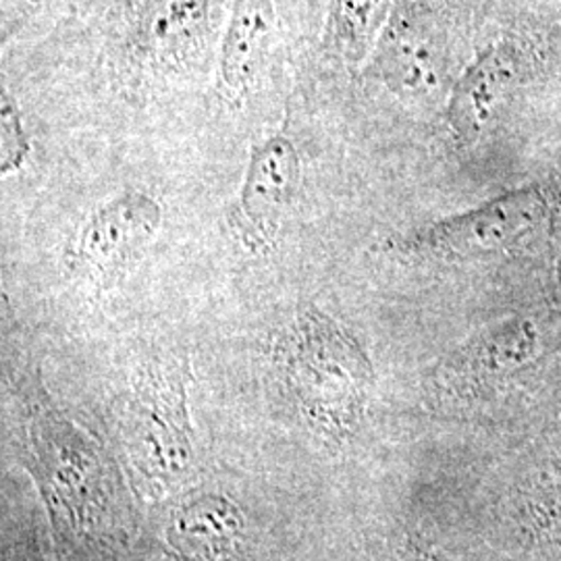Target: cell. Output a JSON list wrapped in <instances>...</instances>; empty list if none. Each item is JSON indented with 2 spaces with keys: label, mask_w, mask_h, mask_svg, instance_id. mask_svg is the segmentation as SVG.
Masks as SVG:
<instances>
[{
  "label": "cell",
  "mask_w": 561,
  "mask_h": 561,
  "mask_svg": "<svg viewBox=\"0 0 561 561\" xmlns=\"http://www.w3.org/2000/svg\"><path fill=\"white\" fill-rule=\"evenodd\" d=\"M275 364L301 416L324 442H345L360 421L370 364L317 306H304L275 345Z\"/></svg>",
  "instance_id": "1"
},
{
  "label": "cell",
  "mask_w": 561,
  "mask_h": 561,
  "mask_svg": "<svg viewBox=\"0 0 561 561\" xmlns=\"http://www.w3.org/2000/svg\"><path fill=\"white\" fill-rule=\"evenodd\" d=\"M187 381L185 358L152 362L138 375L123 403L121 447L134 479L150 495H164L180 486L194 463Z\"/></svg>",
  "instance_id": "2"
},
{
  "label": "cell",
  "mask_w": 561,
  "mask_h": 561,
  "mask_svg": "<svg viewBox=\"0 0 561 561\" xmlns=\"http://www.w3.org/2000/svg\"><path fill=\"white\" fill-rule=\"evenodd\" d=\"M30 419L32 466L55 520L73 528L92 524L104 500V463L96 445L46 401L36 403Z\"/></svg>",
  "instance_id": "3"
},
{
  "label": "cell",
  "mask_w": 561,
  "mask_h": 561,
  "mask_svg": "<svg viewBox=\"0 0 561 561\" xmlns=\"http://www.w3.org/2000/svg\"><path fill=\"white\" fill-rule=\"evenodd\" d=\"M545 210L547 202L539 190L510 192L479 208L422 229L401 241L400 250L437 261L497 254L526 238L542 221Z\"/></svg>",
  "instance_id": "4"
},
{
  "label": "cell",
  "mask_w": 561,
  "mask_h": 561,
  "mask_svg": "<svg viewBox=\"0 0 561 561\" xmlns=\"http://www.w3.org/2000/svg\"><path fill=\"white\" fill-rule=\"evenodd\" d=\"M161 217L159 202L140 192L106 202L69 245L67 266L99 289L115 285L154 238Z\"/></svg>",
  "instance_id": "5"
},
{
  "label": "cell",
  "mask_w": 561,
  "mask_h": 561,
  "mask_svg": "<svg viewBox=\"0 0 561 561\" xmlns=\"http://www.w3.org/2000/svg\"><path fill=\"white\" fill-rule=\"evenodd\" d=\"M373 73L401 99H426L447 73V44L439 21L422 4H401L373 50Z\"/></svg>",
  "instance_id": "6"
},
{
  "label": "cell",
  "mask_w": 561,
  "mask_h": 561,
  "mask_svg": "<svg viewBox=\"0 0 561 561\" xmlns=\"http://www.w3.org/2000/svg\"><path fill=\"white\" fill-rule=\"evenodd\" d=\"M561 343V317L553 312H528L493 324L466 343L437 373L442 387L507 377L542 360Z\"/></svg>",
  "instance_id": "7"
},
{
  "label": "cell",
  "mask_w": 561,
  "mask_h": 561,
  "mask_svg": "<svg viewBox=\"0 0 561 561\" xmlns=\"http://www.w3.org/2000/svg\"><path fill=\"white\" fill-rule=\"evenodd\" d=\"M298 185L300 157L291 141L277 136L254 148L231 219L245 245L259 250L273 241Z\"/></svg>",
  "instance_id": "8"
},
{
  "label": "cell",
  "mask_w": 561,
  "mask_h": 561,
  "mask_svg": "<svg viewBox=\"0 0 561 561\" xmlns=\"http://www.w3.org/2000/svg\"><path fill=\"white\" fill-rule=\"evenodd\" d=\"M520 80V57L510 44H493L472 60L447 102V123L456 138L477 141L500 119Z\"/></svg>",
  "instance_id": "9"
},
{
  "label": "cell",
  "mask_w": 561,
  "mask_h": 561,
  "mask_svg": "<svg viewBox=\"0 0 561 561\" xmlns=\"http://www.w3.org/2000/svg\"><path fill=\"white\" fill-rule=\"evenodd\" d=\"M240 510L219 495H202L183 503L169 526L171 547L190 561H217L241 539Z\"/></svg>",
  "instance_id": "10"
},
{
  "label": "cell",
  "mask_w": 561,
  "mask_h": 561,
  "mask_svg": "<svg viewBox=\"0 0 561 561\" xmlns=\"http://www.w3.org/2000/svg\"><path fill=\"white\" fill-rule=\"evenodd\" d=\"M273 30V0H236L221 50V76L229 90L243 92L259 76Z\"/></svg>",
  "instance_id": "11"
},
{
  "label": "cell",
  "mask_w": 561,
  "mask_h": 561,
  "mask_svg": "<svg viewBox=\"0 0 561 561\" xmlns=\"http://www.w3.org/2000/svg\"><path fill=\"white\" fill-rule=\"evenodd\" d=\"M208 4L210 0H131L134 27L146 46L167 48L201 27Z\"/></svg>",
  "instance_id": "12"
},
{
  "label": "cell",
  "mask_w": 561,
  "mask_h": 561,
  "mask_svg": "<svg viewBox=\"0 0 561 561\" xmlns=\"http://www.w3.org/2000/svg\"><path fill=\"white\" fill-rule=\"evenodd\" d=\"M393 15V0H335L337 41L352 59L375 50Z\"/></svg>",
  "instance_id": "13"
},
{
  "label": "cell",
  "mask_w": 561,
  "mask_h": 561,
  "mask_svg": "<svg viewBox=\"0 0 561 561\" xmlns=\"http://www.w3.org/2000/svg\"><path fill=\"white\" fill-rule=\"evenodd\" d=\"M2 173L18 169L27 154V140L21 125L20 115L11 101L2 94Z\"/></svg>",
  "instance_id": "14"
},
{
  "label": "cell",
  "mask_w": 561,
  "mask_h": 561,
  "mask_svg": "<svg viewBox=\"0 0 561 561\" xmlns=\"http://www.w3.org/2000/svg\"><path fill=\"white\" fill-rule=\"evenodd\" d=\"M405 561H443L439 556L435 553H426V551H414Z\"/></svg>",
  "instance_id": "15"
},
{
  "label": "cell",
  "mask_w": 561,
  "mask_h": 561,
  "mask_svg": "<svg viewBox=\"0 0 561 561\" xmlns=\"http://www.w3.org/2000/svg\"><path fill=\"white\" fill-rule=\"evenodd\" d=\"M42 0H21V4L23 7H36V4H41Z\"/></svg>",
  "instance_id": "16"
}]
</instances>
